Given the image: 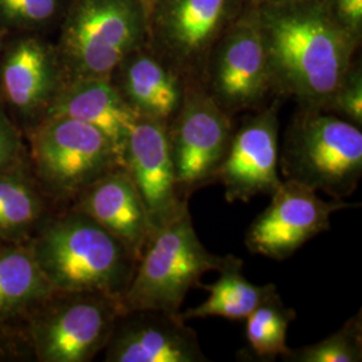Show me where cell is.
I'll return each mask as SVG.
<instances>
[{
  "instance_id": "6da1fadb",
  "label": "cell",
  "mask_w": 362,
  "mask_h": 362,
  "mask_svg": "<svg viewBox=\"0 0 362 362\" xmlns=\"http://www.w3.org/2000/svg\"><path fill=\"white\" fill-rule=\"evenodd\" d=\"M250 6L264 40L272 91L294 98L303 109L326 112L360 43L321 0Z\"/></svg>"
},
{
  "instance_id": "7a4b0ae2",
  "label": "cell",
  "mask_w": 362,
  "mask_h": 362,
  "mask_svg": "<svg viewBox=\"0 0 362 362\" xmlns=\"http://www.w3.org/2000/svg\"><path fill=\"white\" fill-rule=\"evenodd\" d=\"M30 252L55 293H98L118 299L139 263L129 247L73 208L42 228Z\"/></svg>"
},
{
  "instance_id": "3957f363",
  "label": "cell",
  "mask_w": 362,
  "mask_h": 362,
  "mask_svg": "<svg viewBox=\"0 0 362 362\" xmlns=\"http://www.w3.org/2000/svg\"><path fill=\"white\" fill-rule=\"evenodd\" d=\"M285 180L345 200L362 176V132L342 117L318 109L298 112L279 153Z\"/></svg>"
},
{
  "instance_id": "277c9868",
  "label": "cell",
  "mask_w": 362,
  "mask_h": 362,
  "mask_svg": "<svg viewBox=\"0 0 362 362\" xmlns=\"http://www.w3.org/2000/svg\"><path fill=\"white\" fill-rule=\"evenodd\" d=\"M221 260L199 239L187 206L152 235L119 298L122 310L180 313L189 290L200 287L207 272H218Z\"/></svg>"
},
{
  "instance_id": "5b68a950",
  "label": "cell",
  "mask_w": 362,
  "mask_h": 362,
  "mask_svg": "<svg viewBox=\"0 0 362 362\" xmlns=\"http://www.w3.org/2000/svg\"><path fill=\"white\" fill-rule=\"evenodd\" d=\"M145 47L185 83H202L212 49L246 0H143Z\"/></svg>"
},
{
  "instance_id": "8992f818",
  "label": "cell",
  "mask_w": 362,
  "mask_h": 362,
  "mask_svg": "<svg viewBox=\"0 0 362 362\" xmlns=\"http://www.w3.org/2000/svg\"><path fill=\"white\" fill-rule=\"evenodd\" d=\"M143 0H76L62 38L67 79H112L145 46Z\"/></svg>"
},
{
  "instance_id": "52a82bcc",
  "label": "cell",
  "mask_w": 362,
  "mask_h": 362,
  "mask_svg": "<svg viewBox=\"0 0 362 362\" xmlns=\"http://www.w3.org/2000/svg\"><path fill=\"white\" fill-rule=\"evenodd\" d=\"M122 313L118 298L54 293L31 317V346L42 362L91 361L106 348Z\"/></svg>"
},
{
  "instance_id": "ba28073f",
  "label": "cell",
  "mask_w": 362,
  "mask_h": 362,
  "mask_svg": "<svg viewBox=\"0 0 362 362\" xmlns=\"http://www.w3.org/2000/svg\"><path fill=\"white\" fill-rule=\"evenodd\" d=\"M31 144L39 179L61 199H76L94 181L124 167L122 157L103 132L73 118L46 117Z\"/></svg>"
},
{
  "instance_id": "9c48e42d",
  "label": "cell",
  "mask_w": 362,
  "mask_h": 362,
  "mask_svg": "<svg viewBox=\"0 0 362 362\" xmlns=\"http://www.w3.org/2000/svg\"><path fill=\"white\" fill-rule=\"evenodd\" d=\"M233 133L231 116L204 86L187 83L180 107L168 122L169 149L184 197L215 182Z\"/></svg>"
},
{
  "instance_id": "30bf717a",
  "label": "cell",
  "mask_w": 362,
  "mask_h": 362,
  "mask_svg": "<svg viewBox=\"0 0 362 362\" xmlns=\"http://www.w3.org/2000/svg\"><path fill=\"white\" fill-rule=\"evenodd\" d=\"M203 86L230 116L257 107L272 91L264 40L248 3L212 49Z\"/></svg>"
},
{
  "instance_id": "8fae6325",
  "label": "cell",
  "mask_w": 362,
  "mask_h": 362,
  "mask_svg": "<svg viewBox=\"0 0 362 362\" xmlns=\"http://www.w3.org/2000/svg\"><path fill=\"white\" fill-rule=\"evenodd\" d=\"M272 202L251 223L246 247L251 254L274 260L290 258L305 243L330 228L332 216L358 207L346 200L320 197L317 191L294 180H282Z\"/></svg>"
},
{
  "instance_id": "7c38bea8",
  "label": "cell",
  "mask_w": 362,
  "mask_h": 362,
  "mask_svg": "<svg viewBox=\"0 0 362 362\" xmlns=\"http://www.w3.org/2000/svg\"><path fill=\"white\" fill-rule=\"evenodd\" d=\"M215 181L224 188L228 203H248L258 194H270L279 187L278 106L247 117L233 132L227 155Z\"/></svg>"
},
{
  "instance_id": "4fadbf2b",
  "label": "cell",
  "mask_w": 362,
  "mask_h": 362,
  "mask_svg": "<svg viewBox=\"0 0 362 362\" xmlns=\"http://www.w3.org/2000/svg\"><path fill=\"white\" fill-rule=\"evenodd\" d=\"M122 163L143 200L153 233L188 206L176 180L167 122L139 117L125 145Z\"/></svg>"
},
{
  "instance_id": "5bb4252c",
  "label": "cell",
  "mask_w": 362,
  "mask_h": 362,
  "mask_svg": "<svg viewBox=\"0 0 362 362\" xmlns=\"http://www.w3.org/2000/svg\"><path fill=\"white\" fill-rule=\"evenodd\" d=\"M107 362H207L197 334L180 313H122L105 348Z\"/></svg>"
},
{
  "instance_id": "9a60e30c",
  "label": "cell",
  "mask_w": 362,
  "mask_h": 362,
  "mask_svg": "<svg viewBox=\"0 0 362 362\" xmlns=\"http://www.w3.org/2000/svg\"><path fill=\"white\" fill-rule=\"evenodd\" d=\"M73 209L95 220L139 259L153 235L143 200L124 167L113 169L83 189Z\"/></svg>"
},
{
  "instance_id": "2e32d148",
  "label": "cell",
  "mask_w": 362,
  "mask_h": 362,
  "mask_svg": "<svg viewBox=\"0 0 362 362\" xmlns=\"http://www.w3.org/2000/svg\"><path fill=\"white\" fill-rule=\"evenodd\" d=\"M46 117H67L103 132L121 157L139 115L124 100L112 79H70L46 109Z\"/></svg>"
},
{
  "instance_id": "e0dca14e",
  "label": "cell",
  "mask_w": 362,
  "mask_h": 362,
  "mask_svg": "<svg viewBox=\"0 0 362 362\" xmlns=\"http://www.w3.org/2000/svg\"><path fill=\"white\" fill-rule=\"evenodd\" d=\"M117 89L140 117L167 122L180 107L185 81L145 46L117 67Z\"/></svg>"
},
{
  "instance_id": "ac0fdd59",
  "label": "cell",
  "mask_w": 362,
  "mask_h": 362,
  "mask_svg": "<svg viewBox=\"0 0 362 362\" xmlns=\"http://www.w3.org/2000/svg\"><path fill=\"white\" fill-rule=\"evenodd\" d=\"M65 82L52 54L35 39L18 42L1 67V90L23 115L49 107Z\"/></svg>"
},
{
  "instance_id": "d6986e66",
  "label": "cell",
  "mask_w": 362,
  "mask_h": 362,
  "mask_svg": "<svg viewBox=\"0 0 362 362\" xmlns=\"http://www.w3.org/2000/svg\"><path fill=\"white\" fill-rule=\"evenodd\" d=\"M219 278L212 285H200L209 293V297L196 308L180 313L187 320L221 317L233 321H242L276 290L275 285H254L243 274V260L233 255L223 257Z\"/></svg>"
},
{
  "instance_id": "ffe728a7",
  "label": "cell",
  "mask_w": 362,
  "mask_h": 362,
  "mask_svg": "<svg viewBox=\"0 0 362 362\" xmlns=\"http://www.w3.org/2000/svg\"><path fill=\"white\" fill-rule=\"evenodd\" d=\"M54 293L30 250H0V324L37 308Z\"/></svg>"
},
{
  "instance_id": "44dd1931",
  "label": "cell",
  "mask_w": 362,
  "mask_h": 362,
  "mask_svg": "<svg viewBox=\"0 0 362 362\" xmlns=\"http://www.w3.org/2000/svg\"><path fill=\"white\" fill-rule=\"evenodd\" d=\"M296 310L287 308L278 290L272 291L246 320V341L248 356L258 361H274L285 357L287 329L296 320Z\"/></svg>"
},
{
  "instance_id": "7402d4cb",
  "label": "cell",
  "mask_w": 362,
  "mask_h": 362,
  "mask_svg": "<svg viewBox=\"0 0 362 362\" xmlns=\"http://www.w3.org/2000/svg\"><path fill=\"white\" fill-rule=\"evenodd\" d=\"M42 203L26 177L11 168L0 172V238H23L38 221Z\"/></svg>"
},
{
  "instance_id": "603a6c76",
  "label": "cell",
  "mask_w": 362,
  "mask_h": 362,
  "mask_svg": "<svg viewBox=\"0 0 362 362\" xmlns=\"http://www.w3.org/2000/svg\"><path fill=\"white\" fill-rule=\"evenodd\" d=\"M361 313L348 320L341 329L324 339L290 349L284 357L288 362H360L362 361Z\"/></svg>"
},
{
  "instance_id": "cb8c5ba5",
  "label": "cell",
  "mask_w": 362,
  "mask_h": 362,
  "mask_svg": "<svg viewBox=\"0 0 362 362\" xmlns=\"http://www.w3.org/2000/svg\"><path fill=\"white\" fill-rule=\"evenodd\" d=\"M326 112L342 117L344 119L362 127V70L353 62L348 73L339 83Z\"/></svg>"
},
{
  "instance_id": "d4e9b609",
  "label": "cell",
  "mask_w": 362,
  "mask_h": 362,
  "mask_svg": "<svg viewBox=\"0 0 362 362\" xmlns=\"http://www.w3.org/2000/svg\"><path fill=\"white\" fill-rule=\"evenodd\" d=\"M58 0H0V11L10 21L40 23L57 11Z\"/></svg>"
},
{
  "instance_id": "484cf974",
  "label": "cell",
  "mask_w": 362,
  "mask_h": 362,
  "mask_svg": "<svg viewBox=\"0 0 362 362\" xmlns=\"http://www.w3.org/2000/svg\"><path fill=\"white\" fill-rule=\"evenodd\" d=\"M330 16L350 37L361 42L362 0H321Z\"/></svg>"
},
{
  "instance_id": "4316f807",
  "label": "cell",
  "mask_w": 362,
  "mask_h": 362,
  "mask_svg": "<svg viewBox=\"0 0 362 362\" xmlns=\"http://www.w3.org/2000/svg\"><path fill=\"white\" fill-rule=\"evenodd\" d=\"M21 153V139L11 121L0 109V172L11 168Z\"/></svg>"
},
{
  "instance_id": "83f0119b",
  "label": "cell",
  "mask_w": 362,
  "mask_h": 362,
  "mask_svg": "<svg viewBox=\"0 0 362 362\" xmlns=\"http://www.w3.org/2000/svg\"><path fill=\"white\" fill-rule=\"evenodd\" d=\"M285 1H296V0H246L250 4H259V3H285Z\"/></svg>"
}]
</instances>
